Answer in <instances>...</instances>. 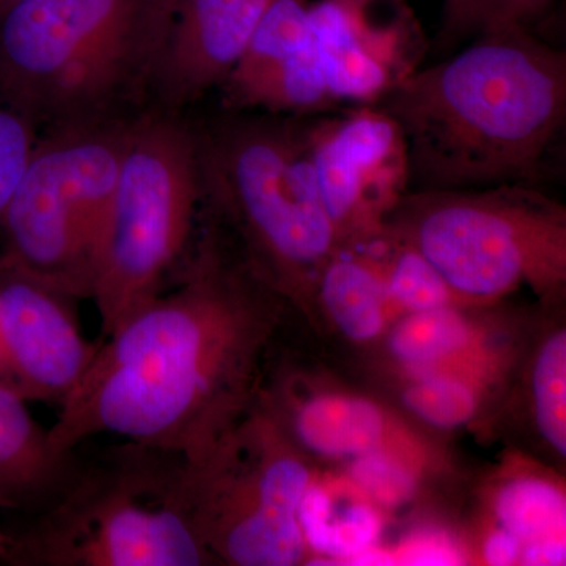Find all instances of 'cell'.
Here are the masks:
<instances>
[{"instance_id": "cell-22", "label": "cell", "mask_w": 566, "mask_h": 566, "mask_svg": "<svg viewBox=\"0 0 566 566\" xmlns=\"http://www.w3.org/2000/svg\"><path fill=\"white\" fill-rule=\"evenodd\" d=\"M554 0H446L439 43H458L491 33L532 29Z\"/></svg>"}, {"instance_id": "cell-26", "label": "cell", "mask_w": 566, "mask_h": 566, "mask_svg": "<svg viewBox=\"0 0 566 566\" xmlns=\"http://www.w3.org/2000/svg\"><path fill=\"white\" fill-rule=\"evenodd\" d=\"M33 120L0 95V219L35 150Z\"/></svg>"}, {"instance_id": "cell-23", "label": "cell", "mask_w": 566, "mask_h": 566, "mask_svg": "<svg viewBox=\"0 0 566 566\" xmlns=\"http://www.w3.org/2000/svg\"><path fill=\"white\" fill-rule=\"evenodd\" d=\"M342 468L349 485L385 513L412 504L422 494L424 480L434 475L423 465L394 453L354 458Z\"/></svg>"}, {"instance_id": "cell-6", "label": "cell", "mask_w": 566, "mask_h": 566, "mask_svg": "<svg viewBox=\"0 0 566 566\" xmlns=\"http://www.w3.org/2000/svg\"><path fill=\"white\" fill-rule=\"evenodd\" d=\"M167 0H20L0 13V95L35 118L82 117L158 62Z\"/></svg>"}, {"instance_id": "cell-28", "label": "cell", "mask_w": 566, "mask_h": 566, "mask_svg": "<svg viewBox=\"0 0 566 566\" xmlns=\"http://www.w3.org/2000/svg\"><path fill=\"white\" fill-rule=\"evenodd\" d=\"M476 558L480 564L488 566H510L520 565L521 554H523V543L494 526L482 527L479 542L475 547Z\"/></svg>"}, {"instance_id": "cell-18", "label": "cell", "mask_w": 566, "mask_h": 566, "mask_svg": "<svg viewBox=\"0 0 566 566\" xmlns=\"http://www.w3.org/2000/svg\"><path fill=\"white\" fill-rule=\"evenodd\" d=\"M512 368L510 364L472 365L392 379L409 419L430 430L453 431L479 420Z\"/></svg>"}, {"instance_id": "cell-5", "label": "cell", "mask_w": 566, "mask_h": 566, "mask_svg": "<svg viewBox=\"0 0 566 566\" xmlns=\"http://www.w3.org/2000/svg\"><path fill=\"white\" fill-rule=\"evenodd\" d=\"M411 245L460 303L493 307L528 286L546 307L566 286V210L526 182L406 192L382 232Z\"/></svg>"}, {"instance_id": "cell-29", "label": "cell", "mask_w": 566, "mask_h": 566, "mask_svg": "<svg viewBox=\"0 0 566 566\" xmlns=\"http://www.w3.org/2000/svg\"><path fill=\"white\" fill-rule=\"evenodd\" d=\"M566 564V538L542 539L523 547L520 565L558 566Z\"/></svg>"}, {"instance_id": "cell-24", "label": "cell", "mask_w": 566, "mask_h": 566, "mask_svg": "<svg viewBox=\"0 0 566 566\" xmlns=\"http://www.w3.org/2000/svg\"><path fill=\"white\" fill-rule=\"evenodd\" d=\"M385 238L390 245L389 256L386 262L382 260L387 293L398 315L463 304L433 264L416 249Z\"/></svg>"}, {"instance_id": "cell-7", "label": "cell", "mask_w": 566, "mask_h": 566, "mask_svg": "<svg viewBox=\"0 0 566 566\" xmlns=\"http://www.w3.org/2000/svg\"><path fill=\"white\" fill-rule=\"evenodd\" d=\"M200 142L180 122L151 117L128 126L91 297L103 337L159 294L191 238L202 196Z\"/></svg>"}, {"instance_id": "cell-19", "label": "cell", "mask_w": 566, "mask_h": 566, "mask_svg": "<svg viewBox=\"0 0 566 566\" xmlns=\"http://www.w3.org/2000/svg\"><path fill=\"white\" fill-rule=\"evenodd\" d=\"M485 516L488 526L516 536L523 547L566 538L564 480L539 465L509 461L488 483Z\"/></svg>"}, {"instance_id": "cell-20", "label": "cell", "mask_w": 566, "mask_h": 566, "mask_svg": "<svg viewBox=\"0 0 566 566\" xmlns=\"http://www.w3.org/2000/svg\"><path fill=\"white\" fill-rule=\"evenodd\" d=\"M312 0H273L256 25L243 57L226 82L233 102L248 106L255 92L300 50Z\"/></svg>"}, {"instance_id": "cell-27", "label": "cell", "mask_w": 566, "mask_h": 566, "mask_svg": "<svg viewBox=\"0 0 566 566\" xmlns=\"http://www.w3.org/2000/svg\"><path fill=\"white\" fill-rule=\"evenodd\" d=\"M392 556L395 565H463L468 560L460 538L436 527L419 528Z\"/></svg>"}, {"instance_id": "cell-1", "label": "cell", "mask_w": 566, "mask_h": 566, "mask_svg": "<svg viewBox=\"0 0 566 566\" xmlns=\"http://www.w3.org/2000/svg\"><path fill=\"white\" fill-rule=\"evenodd\" d=\"M286 308L237 241L207 232L181 285L103 337L51 446L73 453L111 434L202 463L259 400Z\"/></svg>"}, {"instance_id": "cell-4", "label": "cell", "mask_w": 566, "mask_h": 566, "mask_svg": "<svg viewBox=\"0 0 566 566\" xmlns=\"http://www.w3.org/2000/svg\"><path fill=\"white\" fill-rule=\"evenodd\" d=\"M200 169L203 192L253 270L312 319L319 273L342 245L319 197L307 133L233 123L200 142Z\"/></svg>"}, {"instance_id": "cell-11", "label": "cell", "mask_w": 566, "mask_h": 566, "mask_svg": "<svg viewBox=\"0 0 566 566\" xmlns=\"http://www.w3.org/2000/svg\"><path fill=\"white\" fill-rule=\"evenodd\" d=\"M259 405L308 460L345 464L371 453H394L442 472L447 457L422 427L382 398L307 368L268 367Z\"/></svg>"}, {"instance_id": "cell-16", "label": "cell", "mask_w": 566, "mask_h": 566, "mask_svg": "<svg viewBox=\"0 0 566 566\" xmlns=\"http://www.w3.org/2000/svg\"><path fill=\"white\" fill-rule=\"evenodd\" d=\"M80 468L61 453L25 400L0 385V510L36 515L61 497Z\"/></svg>"}, {"instance_id": "cell-9", "label": "cell", "mask_w": 566, "mask_h": 566, "mask_svg": "<svg viewBox=\"0 0 566 566\" xmlns=\"http://www.w3.org/2000/svg\"><path fill=\"white\" fill-rule=\"evenodd\" d=\"M188 471L193 523L216 565L307 564L300 506L314 480L315 463L259 400L210 455L188 464Z\"/></svg>"}, {"instance_id": "cell-12", "label": "cell", "mask_w": 566, "mask_h": 566, "mask_svg": "<svg viewBox=\"0 0 566 566\" xmlns=\"http://www.w3.org/2000/svg\"><path fill=\"white\" fill-rule=\"evenodd\" d=\"M316 186L340 245L374 240L409 185L408 155L397 123L363 109L307 132Z\"/></svg>"}, {"instance_id": "cell-15", "label": "cell", "mask_w": 566, "mask_h": 566, "mask_svg": "<svg viewBox=\"0 0 566 566\" xmlns=\"http://www.w3.org/2000/svg\"><path fill=\"white\" fill-rule=\"evenodd\" d=\"M486 308L453 304L400 315L375 348L392 378L486 363L515 352V342L486 319Z\"/></svg>"}, {"instance_id": "cell-30", "label": "cell", "mask_w": 566, "mask_h": 566, "mask_svg": "<svg viewBox=\"0 0 566 566\" xmlns=\"http://www.w3.org/2000/svg\"><path fill=\"white\" fill-rule=\"evenodd\" d=\"M10 545V534L9 532L3 531L0 527V556H2L3 551L7 549V546Z\"/></svg>"}, {"instance_id": "cell-14", "label": "cell", "mask_w": 566, "mask_h": 566, "mask_svg": "<svg viewBox=\"0 0 566 566\" xmlns=\"http://www.w3.org/2000/svg\"><path fill=\"white\" fill-rule=\"evenodd\" d=\"M273 0H172L156 69L175 102L226 81Z\"/></svg>"}, {"instance_id": "cell-25", "label": "cell", "mask_w": 566, "mask_h": 566, "mask_svg": "<svg viewBox=\"0 0 566 566\" xmlns=\"http://www.w3.org/2000/svg\"><path fill=\"white\" fill-rule=\"evenodd\" d=\"M348 482V480H346ZM334 491L329 520V560L352 564L365 551L379 546L385 531V512L349 485L346 502Z\"/></svg>"}, {"instance_id": "cell-10", "label": "cell", "mask_w": 566, "mask_h": 566, "mask_svg": "<svg viewBox=\"0 0 566 566\" xmlns=\"http://www.w3.org/2000/svg\"><path fill=\"white\" fill-rule=\"evenodd\" d=\"M423 39L403 0H312L307 33L248 106L308 112L376 104L417 70Z\"/></svg>"}, {"instance_id": "cell-2", "label": "cell", "mask_w": 566, "mask_h": 566, "mask_svg": "<svg viewBox=\"0 0 566 566\" xmlns=\"http://www.w3.org/2000/svg\"><path fill=\"white\" fill-rule=\"evenodd\" d=\"M403 136L409 182L472 189L527 182L564 129L566 55L532 29L469 41L376 103Z\"/></svg>"}, {"instance_id": "cell-13", "label": "cell", "mask_w": 566, "mask_h": 566, "mask_svg": "<svg viewBox=\"0 0 566 566\" xmlns=\"http://www.w3.org/2000/svg\"><path fill=\"white\" fill-rule=\"evenodd\" d=\"M70 300L0 259V385L22 400L61 406L98 353Z\"/></svg>"}, {"instance_id": "cell-3", "label": "cell", "mask_w": 566, "mask_h": 566, "mask_svg": "<svg viewBox=\"0 0 566 566\" xmlns=\"http://www.w3.org/2000/svg\"><path fill=\"white\" fill-rule=\"evenodd\" d=\"M0 557L36 566L216 565L193 523L188 464L132 442L80 463L61 497L10 534Z\"/></svg>"}, {"instance_id": "cell-21", "label": "cell", "mask_w": 566, "mask_h": 566, "mask_svg": "<svg viewBox=\"0 0 566 566\" xmlns=\"http://www.w3.org/2000/svg\"><path fill=\"white\" fill-rule=\"evenodd\" d=\"M532 423L551 455L566 460V327L549 323L535 340L527 363Z\"/></svg>"}, {"instance_id": "cell-31", "label": "cell", "mask_w": 566, "mask_h": 566, "mask_svg": "<svg viewBox=\"0 0 566 566\" xmlns=\"http://www.w3.org/2000/svg\"><path fill=\"white\" fill-rule=\"evenodd\" d=\"M20 2V0H0V13L13 6V3Z\"/></svg>"}, {"instance_id": "cell-17", "label": "cell", "mask_w": 566, "mask_h": 566, "mask_svg": "<svg viewBox=\"0 0 566 566\" xmlns=\"http://www.w3.org/2000/svg\"><path fill=\"white\" fill-rule=\"evenodd\" d=\"M349 345L375 348L398 318L387 293L385 263L370 243L344 245L316 282L314 314Z\"/></svg>"}, {"instance_id": "cell-8", "label": "cell", "mask_w": 566, "mask_h": 566, "mask_svg": "<svg viewBox=\"0 0 566 566\" xmlns=\"http://www.w3.org/2000/svg\"><path fill=\"white\" fill-rule=\"evenodd\" d=\"M126 132L80 126L36 142L0 226V259L70 297H91Z\"/></svg>"}]
</instances>
